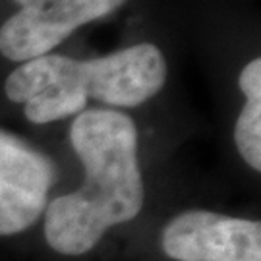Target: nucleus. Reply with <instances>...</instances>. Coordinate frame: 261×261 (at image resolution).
<instances>
[{"instance_id": "f257e3e1", "label": "nucleus", "mask_w": 261, "mask_h": 261, "mask_svg": "<svg viewBox=\"0 0 261 261\" xmlns=\"http://www.w3.org/2000/svg\"><path fill=\"white\" fill-rule=\"evenodd\" d=\"M70 141L85 180L80 190L47 203L45 238L62 255H84L109 228L140 213L145 194L138 132L130 116L109 109L82 111L72 124Z\"/></svg>"}, {"instance_id": "f03ea898", "label": "nucleus", "mask_w": 261, "mask_h": 261, "mask_svg": "<svg viewBox=\"0 0 261 261\" xmlns=\"http://www.w3.org/2000/svg\"><path fill=\"white\" fill-rule=\"evenodd\" d=\"M165 80V56L155 45L140 43L85 62L50 53L31 58L8 75L4 91L10 101L25 103L29 122L47 124L85 111L87 97L138 107L155 97Z\"/></svg>"}, {"instance_id": "7ed1b4c3", "label": "nucleus", "mask_w": 261, "mask_h": 261, "mask_svg": "<svg viewBox=\"0 0 261 261\" xmlns=\"http://www.w3.org/2000/svg\"><path fill=\"white\" fill-rule=\"evenodd\" d=\"M161 246L176 261H261V223L186 211L165 226Z\"/></svg>"}, {"instance_id": "20e7f679", "label": "nucleus", "mask_w": 261, "mask_h": 261, "mask_svg": "<svg viewBox=\"0 0 261 261\" xmlns=\"http://www.w3.org/2000/svg\"><path fill=\"white\" fill-rule=\"evenodd\" d=\"M126 0H37L14 14L0 29V53L25 62L53 53L68 35L105 18Z\"/></svg>"}, {"instance_id": "39448f33", "label": "nucleus", "mask_w": 261, "mask_h": 261, "mask_svg": "<svg viewBox=\"0 0 261 261\" xmlns=\"http://www.w3.org/2000/svg\"><path fill=\"white\" fill-rule=\"evenodd\" d=\"M55 165L18 136L0 128V236L29 228L47 209Z\"/></svg>"}, {"instance_id": "423d86ee", "label": "nucleus", "mask_w": 261, "mask_h": 261, "mask_svg": "<svg viewBox=\"0 0 261 261\" xmlns=\"http://www.w3.org/2000/svg\"><path fill=\"white\" fill-rule=\"evenodd\" d=\"M238 85L246 95V107L242 109L236 128L234 141L244 161L261 170V60L253 58L244 66L238 77Z\"/></svg>"}, {"instance_id": "0eeeda50", "label": "nucleus", "mask_w": 261, "mask_h": 261, "mask_svg": "<svg viewBox=\"0 0 261 261\" xmlns=\"http://www.w3.org/2000/svg\"><path fill=\"white\" fill-rule=\"evenodd\" d=\"M14 2H18L21 8H25V6H31V4L37 2V0H14Z\"/></svg>"}]
</instances>
